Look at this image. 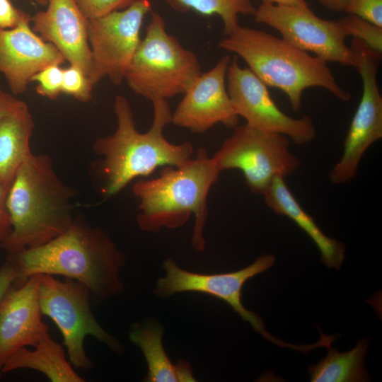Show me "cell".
<instances>
[{
	"instance_id": "23",
	"label": "cell",
	"mask_w": 382,
	"mask_h": 382,
	"mask_svg": "<svg viewBox=\"0 0 382 382\" xmlns=\"http://www.w3.org/2000/svg\"><path fill=\"white\" fill-rule=\"evenodd\" d=\"M173 9L185 13L190 11L202 16L216 15L224 25L225 36L238 25V16L252 15L255 12L251 0H164Z\"/></svg>"
},
{
	"instance_id": "30",
	"label": "cell",
	"mask_w": 382,
	"mask_h": 382,
	"mask_svg": "<svg viewBox=\"0 0 382 382\" xmlns=\"http://www.w3.org/2000/svg\"><path fill=\"white\" fill-rule=\"evenodd\" d=\"M9 187L0 182V243L8 236L11 230V221L6 207V196Z\"/></svg>"
},
{
	"instance_id": "18",
	"label": "cell",
	"mask_w": 382,
	"mask_h": 382,
	"mask_svg": "<svg viewBox=\"0 0 382 382\" xmlns=\"http://www.w3.org/2000/svg\"><path fill=\"white\" fill-rule=\"evenodd\" d=\"M263 196L266 205L270 209L291 219L310 237L318 248L324 265L328 268L340 269L345 259L344 244L321 231L313 218L299 204L284 178H274Z\"/></svg>"
},
{
	"instance_id": "8",
	"label": "cell",
	"mask_w": 382,
	"mask_h": 382,
	"mask_svg": "<svg viewBox=\"0 0 382 382\" xmlns=\"http://www.w3.org/2000/svg\"><path fill=\"white\" fill-rule=\"evenodd\" d=\"M233 129L212 158L221 171L240 170L252 192L263 195L274 178L288 176L299 168L286 136L247 124Z\"/></svg>"
},
{
	"instance_id": "27",
	"label": "cell",
	"mask_w": 382,
	"mask_h": 382,
	"mask_svg": "<svg viewBox=\"0 0 382 382\" xmlns=\"http://www.w3.org/2000/svg\"><path fill=\"white\" fill-rule=\"evenodd\" d=\"M135 0H74L87 20L105 16L128 7Z\"/></svg>"
},
{
	"instance_id": "13",
	"label": "cell",
	"mask_w": 382,
	"mask_h": 382,
	"mask_svg": "<svg viewBox=\"0 0 382 382\" xmlns=\"http://www.w3.org/2000/svg\"><path fill=\"white\" fill-rule=\"evenodd\" d=\"M226 87L238 115L258 129L286 136L297 144L314 140L316 130L311 117L293 118L282 111L267 86L249 69L231 59L226 73Z\"/></svg>"
},
{
	"instance_id": "34",
	"label": "cell",
	"mask_w": 382,
	"mask_h": 382,
	"mask_svg": "<svg viewBox=\"0 0 382 382\" xmlns=\"http://www.w3.org/2000/svg\"><path fill=\"white\" fill-rule=\"evenodd\" d=\"M327 9L335 12L345 11L348 0H318Z\"/></svg>"
},
{
	"instance_id": "5",
	"label": "cell",
	"mask_w": 382,
	"mask_h": 382,
	"mask_svg": "<svg viewBox=\"0 0 382 382\" xmlns=\"http://www.w3.org/2000/svg\"><path fill=\"white\" fill-rule=\"evenodd\" d=\"M219 46L241 57L267 86L280 89L293 110L301 108L302 94L311 87L328 91L347 102L350 93L336 81L328 62L263 30L238 25Z\"/></svg>"
},
{
	"instance_id": "16",
	"label": "cell",
	"mask_w": 382,
	"mask_h": 382,
	"mask_svg": "<svg viewBox=\"0 0 382 382\" xmlns=\"http://www.w3.org/2000/svg\"><path fill=\"white\" fill-rule=\"evenodd\" d=\"M41 274L12 285L0 301V378L6 359L26 346L35 347L49 333L38 301Z\"/></svg>"
},
{
	"instance_id": "19",
	"label": "cell",
	"mask_w": 382,
	"mask_h": 382,
	"mask_svg": "<svg viewBox=\"0 0 382 382\" xmlns=\"http://www.w3.org/2000/svg\"><path fill=\"white\" fill-rule=\"evenodd\" d=\"M35 127L25 103L0 122V182L10 187L18 169L32 155L30 139Z\"/></svg>"
},
{
	"instance_id": "25",
	"label": "cell",
	"mask_w": 382,
	"mask_h": 382,
	"mask_svg": "<svg viewBox=\"0 0 382 382\" xmlns=\"http://www.w3.org/2000/svg\"><path fill=\"white\" fill-rule=\"evenodd\" d=\"M93 88L88 78L80 69L71 65L63 69L62 93L87 102L92 97Z\"/></svg>"
},
{
	"instance_id": "28",
	"label": "cell",
	"mask_w": 382,
	"mask_h": 382,
	"mask_svg": "<svg viewBox=\"0 0 382 382\" xmlns=\"http://www.w3.org/2000/svg\"><path fill=\"white\" fill-rule=\"evenodd\" d=\"M345 12L382 27V0H348Z\"/></svg>"
},
{
	"instance_id": "14",
	"label": "cell",
	"mask_w": 382,
	"mask_h": 382,
	"mask_svg": "<svg viewBox=\"0 0 382 382\" xmlns=\"http://www.w3.org/2000/svg\"><path fill=\"white\" fill-rule=\"evenodd\" d=\"M231 61L226 55L211 69L200 74L172 112L171 123L197 134L219 123L233 129L238 125L239 116L226 87Z\"/></svg>"
},
{
	"instance_id": "35",
	"label": "cell",
	"mask_w": 382,
	"mask_h": 382,
	"mask_svg": "<svg viewBox=\"0 0 382 382\" xmlns=\"http://www.w3.org/2000/svg\"><path fill=\"white\" fill-rule=\"evenodd\" d=\"M28 1H30L32 3H35L36 4L42 6H47V0H28Z\"/></svg>"
},
{
	"instance_id": "6",
	"label": "cell",
	"mask_w": 382,
	"mask_h": 382,
	"mask_svg": "<svg viewBox=\"0 0 382 382\" xmlns=\"http://www.w3.org/2000/svg\"><path fill=\"white\" fill-rule=\"evenodd\" d=\"M202 73L196 54L167 33L163 16L151 11L146 34L126 71L125 80L151 102L183 95Z\"/></svg>"
},
{
	"instance_id": "26",
	"label": "cell",
	"mask_w": 382,
	"mask_h": 382,
	"mask_svg": "<svg viewBox=\"0 0 382 382\" xmlns=\"http://www.w3.org/2000/svg\"><path fill=\"white\" fill-rule=\"evenodd\" d=\"M63 69L59 64L45 67L30 79V82L37 83L36 91L38 94L56 99L62 93Z\"/></svg>"
},
{
	"instance_id": "9",
	"label": "cell",
	"mask_w": 382,
	"mask_h": 382,
	"mask_svg": "<svg viewBox=\"0 0 382 382\" xmlns=\"http://www.w3.org/2000/svg\"><path fill=\"white\" fill-rule=\"evenodd\" d=\"M275 261L273 255L267 254L260 256L251 265L241 270L205 274L184 270L174 260L168 259L163 264L166 276L158 279L155 293L162 297L183 291H196L213 296L227 303L266 340L281 347L303 353L309 352L317 347L316 343L311 345H292L274 337L266 330L261 317L247 310L242 303V289L246 281L269 270Z\"/></svg>"
},
{
	"instance_id": "1",
	"label": "cell",
	"mask_w": 382,
	"mask_h": 382,
	"mask_svg": "<svg viewBox=\"0 0 382 382\" xmlns=\"http://www.w3.org/2000/svg\"><path fill=\"white\" fill-rule=\"evenodd\" d=\"M23 284L38 274L62 275L86 286L92 295L108 298L121 293L119 272L125 257L104 229L76 219L62 234L38 247L8 255Z\"/></svg>"
},
{
	"instance_id": "2",
	"label": "cell",
	"mask_w": 382,
	"mask_h": 382,
	"mask_svg": "<svg viewBox=\"0 0 382 382\" xmlns=\"http://www.w3.org/2000/svg\"><path fill=\"white\" fill-rule=\"evenodd\" d=\"M154 119L144 133L136 128L129 100L123 96L115 98L113 110L117 129L110 135L100 137L93 144V151L102 158L99 162L101 192L115 195L139 177H146L159 166H180L192 157L190 142L173 144L163 131L172 122V112L167 100L152 102Z\"/></svg>"
},
{
	"instance_id": "31",
	"label": "cell",
	"mask_w": 382,
	"mask_h": 382,
	"mask_svg": "<svg viewBox=\"0 0 382 382\" xmlns=\"http://www.w3.org/2000/svg\"><path fill=\"white\" fill-rule=\"evenodd\" d=\"M16 277V267L8 257L0 267V301L5 293L13 285Z\"/></svg>"
},
{
	"instance_id": "29",
	"label": "cell",
	"mask_w": 382,
	"mask_h": 382,
	"mask_svg": "<svg viewBox=\"0 0 382 382\" xmlns=\"http://www.w3.org/2000/svg\"><path fill=\"white\" fill-rule=\"evenodd\" d=\"M27 13L15 8L10 0H0V28L16 27Z\"/></svg>"
},
{
	"instance_id": "10",
	"label": "cell",
	"mask_w": 382,
	"mask_h": 382,
	"mask_svg": "<svg viewBox=\"0 0 382 382\" xmlns=\"http://www.w3.org/2000/svg\"><path fill=\"white\" fill-rule=\"evenodd\" d=\"M151 8L149 0H135L124 9L87 20L93 64L89 81L93 87L105 76L115 85L123 82L141 41L144 18Z\"/></svg>"
},
{
	"instance_id": "24",
	"label": "cell",
	"mask_w": 382,
	"mask_h": 382,
	"mask_svg": "<svg viewBox=\"0 0 382 382\" xmlns=\"http://www.w3.org/2000/svg\"><path fill=\"white\" fill-rule=\"evenodd\" d=\"M337 21L348 36L359 39L373 50L382 52V27L352 14H347Z\"/></svg>"
},
{
	"instance_id": "4",
	"label": "cell",
	"mask_w": 382,
	"mask_h": 382,
	"mask_svg": "<svg viewBox=\"0 0 382 382\" xmlns=\"http://www.w3.org/2000/svg\"><path fill=\"white\" fill-rule=\"evenodd\" d=\"M221 172L206 149L200 148L196 156L184 164L164 166L158 177L134 183L132 190L139 201L137 216L139 228L149 232L178 228L193 214L192 244L202 251L208 194Z\"/></svg>"
},
{
	"instance_id": "20",
	"label": "cell",
	"mask_w": 382,
	"mask_h": 382,
	"mask_svg": "<svg viewBox=\"0 0 382 382\" xmlns=\"http://www.w3.org/2000/svg\"><path fill=\"white\" fill-rule=\"evenodd\" d=\"M163 329L158 323L134 324L129 332L130 340L141 349L148 364L146 382L195 381L190 365L186 361L173 364L164 350Z\"/></svg>"
},
{
	"instance_id": "11",
	"label": "cell",
	"mask_w": 382,
	"mask_h": 382,
	"mask_svg": "<svg viewBox=\"0 0 382 382\" xmlns=\"http://www.w3.org/2000/svg\"><path fill=\"white\" fill-rule=\"evenodd\" d=\"M353 55L363 90L344 141L342 157L329 174L330 181L335 184L352 180L365 151L382 137V97L376 80L382 54L360 45L354 50Z\"/></svg>"
},
{
	"instance_id": "22",
	"label": "cell",
	"mask_w": 382,
	"mask_h": 382,
	"mask_svg": "<svg viewBox=\"0 0 382 382\" xmlns=\"http://www.w3.org/2000/svg\"><path fill=\"white\" fill-rule=\"evenodd\" d=\"M369 345L360 340L350 350L340 352L329 345L328 354L320 361L308 368L312 382H364L369 380L364 359Z\"/></svg>"
},
{
	"instance_id": "3",
	"label": "cell",
	"mask_w": 382,
	"mask_h": 382,
	"mask_svg": "<svg viewBox=\"0 0 382 382\" xmlns=\"http://www.w3.org/2000/svg\"><path fill=\"white\" fill-rule=\"evenodd\" d=\"M76 192L57 175L47 154H33L18 169L9 187L6 207L11 230L1 243L8 255L38 247L73 224Z\"/></svg>"
},
{
	"instance_id": "32",
	"label": "cell",
	"mask_w": 382,
	"mask_h": 382,
	"mask_svg": "<svg viewBox=\"0 0 382 382\" xmlns=\"http://www.w3.org/2000/svg\"><path fill=\"white\" fill-rule=\"evenodd\" d=\"M25 104L24 101L18 99L13 94L5 91L0 86V122Z\"/></svg>"
},
{
	"instance_id": "15",
	"label": "cell",
	"mask_w": 382,
	"mask_h": 382,
	"mask_svg": "<svg viewBox=\"0 0 382 382\" xmlns=\"http://www.w3.org/2000/svg\"><path fill=\"white\" fill-rule=\"evenodd\" d=\"M30 18L27 13L16 27L0 28V73L14 96L25 93L31 78L45 67L66 62L52 44L33 30Z\"/></svg>"
},
{
	"instance_id": "33",
	"label": "cell",
	"mask_w": 382,
	"mask_h": 382,
	"mask_svg": "<svg viewBox=\"0 0 382 382\" xmlns=\"http://www.w3.org/2000/svg\"><path fill=\"white\" fill-rule=\"evenodd\" d=\"M262 3L278 6H294L301 8H310L306 0H262Z\"/></svg>"
},
{
	"instance_id": "12",
	"label": "cell",
	"mask_w": 382,
	"mask_h": 382,
	"mask_svg": "<svg viewBox=\"0 0 382 382\" xmlns=\"http://www.w3.org/2000/svg\"><path fill=\"white\" fill-rule=\"evenodd\" d=\"M255 21L274 28L297 48L311 52L326 62L354 66L345 40L348 37L337 21L321 18L310 9L262 3Z\"/></svg>"
},
{
	"instance_id": "21",
	"label": "cell",
	"mask_w": 382,
	"mask_h": 382,
	"mask_svg": "<svg viewBox=\"0 0 382 382\" xmlns=\"http://www.w3.org/2000/svg\"><path fill=\"white\" fill-rule=\"evenodd\" d=\"M34 350L21 347L5 361L2 374L19 369H29L43 374L52 382H84L66 359L62 346L46 335Z\"/></svg>"
},
{
	"instance_id": "7",
	"label": "cell",
	"mask_w": 382,
	"mask_h": 382,
	"mask_svg": "<svg viewBox=\"0 0 382 382\" xmlns=\"http://www.w3.org/2000/svg\"><path fill=\"white\" fill-rule=\"evenodd\" d=\"M89 289L82 283L41 274L38 301L42 316L50 318L60 330L69 362L81 369H91L93 363L84 349V340L91 335L113 351L122 350L120 342L99 324L91 309Z\"/></svg>"
},
{
	"instance_id": "17",
	"label": "cell",
	"mask_w": 382,
	"mask_h": 382,
	"mask_svg": "<svg viewBox=\"0 0 382 382\" xmlns=\"http://www.w3.org/2000/svg\"><path fill=\"white\" fill-rule=\"evenodd\" d=\"M47 8L31 16L33 30L52 44L70 65L90 78L92 56L88 42L87 19L74 0H47Z\"/></svg>"
}]
</instances>
